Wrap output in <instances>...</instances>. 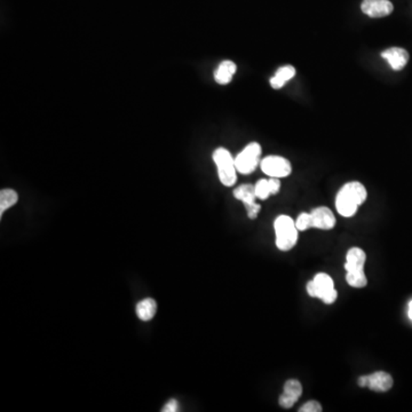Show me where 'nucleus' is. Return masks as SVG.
Instances as JSON below:
<instances>
[{
  "label": "nucleus",
  "instance_id": "obj_16",
  "mask_svg": "<svg viewBox=\"0 0 412 412\" xmlns=\"http://www.w3.org/2000/svg\"><path fill=\"white\" fill-rule=\"evenodd\" d=\"M295 76V69L293 68L292 65L282 67L276 72L273 79H270V86L275 88V90H279L286 85V81H291Z\"/></svg>",
  "mask_w": 412,
  "mask_h": 412
},
{
  "label": "nucleus",
  "instance_id": "obj_15",
  "mask_svg": "<svg viewBox=\"0 0 412 412\" xmlns=\"http://www.w3.org/2000/svg\"><path fill=\"white\" fill-rule=\"evenodd\" d=\"M135 312H137L138 318H139L141 321H150V320H153L154 316L156 315V302H155L153 298L143 299V300H141V302L138 304Z\"/></svg>",
  "mask_w": 412,
  "mask_h": 412
},
{
  "label": "nucleus",
  "instance_id": "obj_11",
  "mask_svg": "<svg viewBox=\"0 0 412 412\" xmlns=\"http://www.w3.org/2000/svg\"><path fill=\"white\" fill-rule=\"evenodd\" d=\"M302 394V384L299 380L290 379L284 385V392L279 396V406L284 409H290L298 402L299 397Z\"/></svg>",
  "mask_w": 412,
  "mask_h": 412
},
{
  "label": "nucleus",
  "instance_id": "obj_3",
  "mask_svg": "<svg viewBox=\"0 0 412 412\" xmlns=\"http://www.w3.org/2000/svg\"><path fill=\"white\" fill-rule=\"evenodd\" d=\"M276 234V247L281 251L293 249L298 240V228L292 217L289 215H279L274 224Z\"/></svg>",
  "mask_w": 412,
  "mask_h": 412
},
{
  "label": "nucleus",
  "instance_id": "obj_7",
  "mask_svg": "<svg viewBox=\"0 0 412 412\" xmlns=\"http://www.w3.org/2000/svg\"><path fill=\"white\" fill-rule=\"evenodd\" d=\"M263 172L270 178H286L292 172L291 163L284 157L267 156L260 163Z\"/></svg>",
  "mask_w": 412,
  "mask_h": 412
},
{
  "label": "nucleus",
  "instance_id": "obj_4",
  "mask_svg": "<svg viewBox=\"0 0 412 412\" xmlns=\"http://www.w3.org/2000/svg\"><path fill=\"white\" fill-rule=\"evenodd\" d=\"M307 292L313 298L321 299L327 305H331L337 300V290L334 289L333 279L331 276L320 273L307 284Z\"/></svg>",
  "mask_w": 412,
  "mask_h": 412
},
{
  "label": "nucleus",
  "instance_id": "obj_8",
  "mask_svg": "<svg viewBox=\"0 0 412 412\" xmlns=\"http://www.w3.org/2000/svg\"><path fill=\"white\" fill-rule=\"evenodd\" d=\"M359 386L368 387L374 392H387L393 386V378L390 374L384 371H377L368 376L359 378Z\"/></svg>",
  "mask_w": 412,
  "mask_h": 412
},
{
  "label": "nucleus",
  "instance_id": "obj_19",
  "mask_svg": "<svg viewBox=\"0 0 412 412\" xmlns=\"http://www.w3.org/2000/svg\"><path fill=\"white\" fill-rule=\"evenodd\" d=\"M295 226L298 228V231H307V229L313 228L311 213H302V215H299L298 219L295 221Z\"/></svg>",
  "mask_w": 412,
  "mask_h": 412
},
{
  "label": "nucleus",
  "instance_id": "obj_21",
  "mask_svg": "<svg viewBox=\"0 0 412 412\" xmlns=\"http://www.w3.org/2000/svg\"><path fill=\"white\" fill-rule=\"evenodd\" d=\"M179 410H180V408H179L178 401H176V399H170L169 402L166 403L165 406H164V408H163L162 411L176 412L179 411Z\"/></svg>",
  "mask_w": 412,
  "mask_h": 412
},
{
  "label": "nucleus",
  "instance_id": "obj_2",
  "mask_svg": "<svg viewBox=\"0 0 412 412\" xmlns=\"http://www.w3.org/2000/svg\"><path fill=\"white\" fill-rule=\"evenodd\" d=\"M367 256L360 247H353L348 251L346 256L345 270H347L346 281L349 286L356 289H362L367 286V276L364 274V265H365Z\"/></svg>",
  "mask_w": 412,
  "mask_h": 412
},
{
  "label": "nucleus",
  "instance_id": "obj_6",
  "mask_svg": "<svg viewBox=\"0 0 412 412\" xmlns=\"http://www.w3.org/2000/svg\"><path fill=\"white\" fill-rule=\"evenodd\" d=\"M261 146L259 143L252 142L247 145L235 158L237 172L242 174H250L256 169L260 162Z\"/></svg>",
  "mask_w": 412,
  "mask_h": 412
},
{
  "label": "nucleus",
  "instance_id": "obj_1",
  "mask_svg": "<svg viewBox=\"0 0 412 412\" xmlns=\"http://www.w3.org/2000/svg\"><path fill=\"white\" fill-rule=\"evenodd\" d=\"M368 197L367 189L357 181L348 182L338 192L336 208L339 215L345 217H353L357 208Z\"/></svg>",
  "mask_w": 412,
  "mask_h": 412
},
{
  "label": "nucleus",
  "instance_id": "obj_12",
  "mask_svg": "<svg viewBox=\"0 0 412 412\" xmlns=\"http://www.w3.org/2000/svg\"><path fill=\"white\" fill-rule=\"evenodd\" d=\"M311 215H312L313 228H318L322 231H330L337 222L331 210L325 206L314 208L311 212Z\"/></svg>",
  "mask_w": 412,
  "mask_h": 412
},
{
  "label": "nucleus",
  "instance_id": "obj_17",
  "mask_svg": "<svg viewBox=\"0 0 412 412\" xmlns=\"http://www.w3.org/2000/svg\"><path fill=\"white\" fill-rule=\"evenodd\" d=\"M19 195L13 189H3L0 192V217H3L5 211L17 204Z\"/></svg>",
  "mask_w": 412,
  "mask_h": 412
},
{
  "label": "nucleus",
  "instance_id": "obj_20",
  "mask_svg": "<svg viewBox=\"0 0 412 412\" xmlns=\"http://www.w3.org/2000/svg\"><path fill=\"white\" fill-rule=\"evenodd\" d=\"M300 412H321L322 406L318 401H309V402L305 403L304 406L299 409Z\"/></svg>",
  "mask_w": 412,
  "mask_h": 412
},
{
  "label": "nucleus",
  "instance_id": "obj_22",
  "mask_svg": "<svg viewBox=\"0 0 412 412\" xmlns=\"http://www.w3.org/2000/svg\"><path fill=\"white\" fill-rule=\"evenodd\" d=\"M268 181H270V188L272 195H276L279 192V189H281V181H279V179L270 178L268 179Z\"/></svg>",
  "mask_w": 412,
  "mask_h": 412
},
{
  "label": "nucleus",
  "instance_id": "obj_23",
  "mask_svg": "<svg viewBox=\"0 0 412 412\" xmlns=\"http://www.w3.org/2000/svg\"><path fill=\"white\" fill-rule=\"evenodd\" d=\"M408 316L412 321V300L409 302V308H408Z\"/></svg>",
  "mask_w": 412,
  "mask_h": 412
},
{
  "label": "nucleus",
  "instance_id": "obj_18",
  "mask_svg": "<svg viewBox=\"0 0 412 412\" xmlns=\"http://www.w3.org/2000/svg\"><path fill=\"white\" fill-rule=\"evenodd\" d=\"M254 190H256V198L263 199V201H265V199H267V198L272 195L270 188V181L267 179H261V180L256 182V186H254Z\"/></svg>",
  "mask_w": 412,
  "mask_h": 412
},
{
  "label": "nucleus",
  "instance_id": "obj_9",
  "mask_svg": "<svg viewBox=\"0 0 412 412\" xmlns=\"http://www.w3.org/2000/svg\"><path fill=\"white\" fill-rule=\"evenodd\" d=\"M234 197L238 201H243L247 211V217L256 219L260 211V205L256 203V190L254 186L242 185L234 190Z\"/></svg>",
  "mask_w": 412,
  "mask_h": 412
},
{
  "label": "nucleus",
  "instance_id": "obj_10",
  "mask_svg": "<svg viewBox=\"0 0 412 412\" xmlns=\"http://www.w3.org/2000/svg\"><path fill=\"white\" fill-rule=\"evenodd\" d=\"M361 10L368 17L378 19L392 14L394 6L390 0H363Z\"/></svg>",
  "mask_w": 412,
  "mask_h": 412
},
{
  "label": "nucleus",
  "instance_id": "obj_5",
  "mask_svg": "<svg viewBox=\"0 0 412 412\" xmlns=\"http://www.w3.org/2000/svg\"><path fill=\"white\" fill-rule=\"evenodd\" d=\"M213 160L217 167V176L220 182L226 187L234 186L237 181V169L235 158L224 148H217L213 153Z\"/></svg>",
  "mask_w": 412,
  "mask_h": 412
},
{
  "label": "nucleus",
  "instance_id": "obj_14",
  "mask_svg": "<svg viewBox=\"0 0 412 412\" xmlns=\"http://www.w3.org/2000/svg\"><path fill=\"white\" fill-rule=\"evenodd\" d=\"M236 70L237 67L234 62L229 61V60L221 62L215 72V81L220 85L229 84L233 81Z\"/></svg>",
  "mask_w": 412,
  "mask_h": 412
},
{
  "label": "nucleus",
  "instance_id": "obj_13",
  "mask_svg": "<svg viewBox=\"0 0 412 412\" xmlns=\"http://www.w3.org/2000/svg\"><path fill=\"white\" fill-rule=\"evenodd\" d=\"M381 58L388 62V65L392 67L393 70L399 72L406 67V63L409 62V53L404 49L399 47H392L387 49L381 53Z\"/></svg>",
  "mask_w": 412,
  "mask_h": 412
}]
</instances>
